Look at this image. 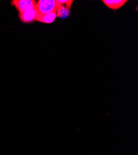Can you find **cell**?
<instances>
[{"mask_svg":"<svg viewBox=\"0 0 138 155\" xmlns=\"http://www.w3.org/2000/svg\"><path fill=\"white\" fill-rule=\"evenodd\" d=\"M56 17H57L56 12L53 11L43 15H38V16H37V21H39L40 22L45 23V24H50V23H52L55 20Z\"/></svg>","mask_w":138,"mask_h":155,"instance_id":"cell-5","label":"cell"},{"mask_svg":"<svg viewBox=\"0 0 138 155\" xmlns=\"http://www.w3.org/2000/svg\"><path fill=\"white\" fill-rule=\"evenodd\" d=\"M35 3L36 1L34 0H12L11 2V4L15 7L19 13L34 8Z\"/></svg>","mask_w":138,"mask_h":155,"instance_id":"cell-2","label":"cell"},{"mask_svg":"<svg viewBox=\"0 0 138 155\" xmlns=\"http://www.w3.org/2000/svg\"><path fill=\"white\" fill-rule=\"evenodd\" d=\"M58 3L56 0H39L36 2L34 8L38 15H43L56 11Z\"/></svg>","mask_w":138,"mask_h":155,"instance_id":"cell-1","label":"cell"},{"mask_svg":"<svg viewBox=\"0 0 138 155\" xmlns=\"http://www.w3.org/2000/svg\"><path fill=\"white\" fill-rule=\"evenodd\" d=\"M102 2L109 8L117 10L127 2V0H103Z\"/></svg>","mask_w":138,"mask_h":155,"instance_id":"cell-4","label":"cell"},{"mask_svg":"<svg viewBox=\"0 0 138 155\" xmlns=\"http://www.w3.org/2000/svg\"><path fill=\"white\" fill-rule=\"evenodd\" d=\"M56 12L57 17L61 19H65L68 17L70 13V11L69 9H68L64 5L59 4H58Z\"/></svg>","mask_w":138,"mask_h":155,"instance_id":"cell-6","label":"cell"},{"mask_svg":"<svg viewBox=\"0 0 138 155\" xmlns=\"http://www.w3.org/2000/svg\"><path fill=\"white\" fill-rule=\"evenodd\" d=\"M38 13L34 8L27 10L21 13H19L20 20L26 24H29L37 21Z\"/></svg>","mask_w":138,"mask_h":155,"instance_id":"cell-3","label":"cell"}]
</instances>
